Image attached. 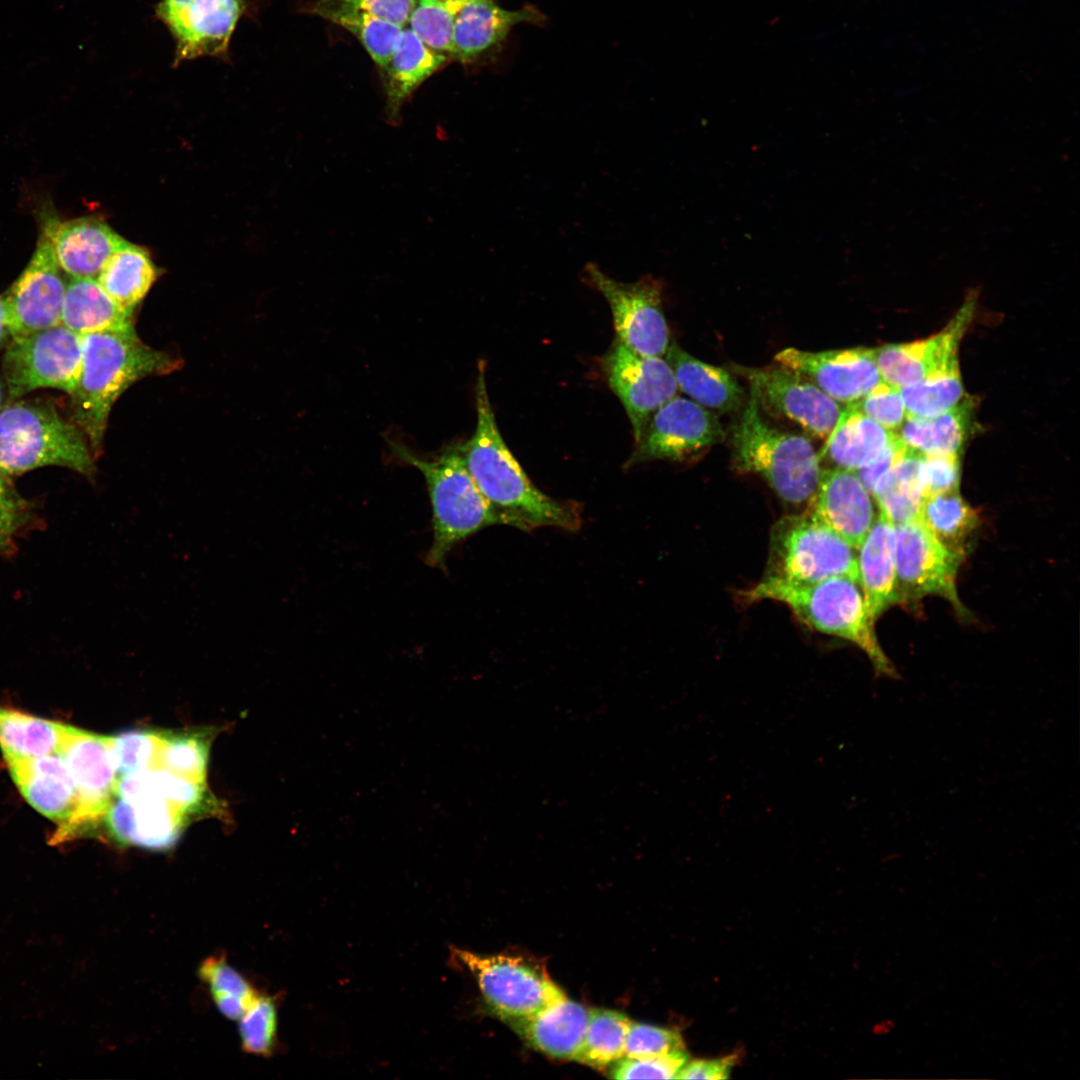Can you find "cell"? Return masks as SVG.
<instances>
[{
	"label": "cell",
	"mask_w": 1080,
	"mask_h": 1080,
	"mask_svg": "<svg viewBox=\"0 0 1080 1080\" xmlns=\"http://www.w3.org/2000/svg\"><path fill=\"white\" fill-rule=\"evenodd\" d=\"M304 10L354 35L380 70L388 64L402 37V27L343 4L315 0Z\"/></svg>",
	"instance_id": "1f68e13d"
},
{
	"label": "cell",
	"mask_w": 1080,
	"mask_h": 1080,
	"mask_svg": "<svg viewBox=\"0 0 1080 1080\" xmlns=\"http://www.w3.org/2000/svg\"><path fill=\"white\" fill-rule=\"evenodd\" d=\"M724 438L713 412L674 396L653 414L625 466L652 460L686 461Z\"/></svg>",
	"instance_id": "4fadbf2b"
},
{
	"label": "cell",
	"mask_w": 1080,
	"mask_h": 1080,
	"mask_svg": "<svg viewBox=\"0 0 1080 1080\" xmlns=\"http://www.w3.org/2000/svg\"><path fill=\"white\" fill-rule=\"evenodd\" d=\"M744 603L774 600L788 606L813 629L845 639L860 648L879 675L895 678L897 671L882 650L859 583L831 577L799 583L768 575L741 592Z\"/></svg>",
	"instance_id": "3957f363"
},
{
	"label": "cell",
	"mask_w": 1080,
	"mask_h": 1080,
	"mask_svg": "<svg viewBox=\"0 0 1080 1080\" xmlns=\"http://www.w3.org/2000/svg\"><path fill=\"white\" fill-rule=\"evenodd\" d=\"M277 1007L272 997L258 994L239 1018L241 1047L249 1054L270 1056L276 1042Z\"/></svg>",
	"instance_id": "ee69618b"
},
{
	"label": "cell",
	"mask_w": 1080,
	"mask_h": 1080,
	"mask_svg": "<svg viewBox=\"0 0 1080 1080\" xmlns=\"http://www.w3.org/2000/svg\"><path fill=\"white\" fill-rule=\"evenodd\" d=\"M246 0H161L156 15L174 42V64L198 57H226Z\"/></svg>",
	"instance_id": "9a60e30c"
},
{
	"label": "cell",
	"mask_w": 1080,
	"mask_h": 1080,
	"mask_svg": "<svg viewBox=\"0 0 1080 1080\" xmlns=\"http://www.w3.org/2000/svg\"><path fill=\"white\" fill-rule=\"evenodd\" d=\"M59 754L76 790L75 813L60 841L64 843L103 820L115 794L117 774L107 736L66 725Z\"/></svg>",
	"instance_id": "5bb4252c"
},
{
	"label": "cell",
	"mask_w": 1080,
	"mask_h": 1080,
	"mask_svg": "<svg viewBox=\"0 0 1080 1080\" xmlns=\"http://www.w3.org/2000/svg\"><path fill=\"white\" fill-rule=\"evenodd\" d=\"M23 513L0 508V548L10 543L12 537L22 526Z\"/></svg>",
	"instance_id": "f5cc1de1"
},
{
	"label": "cell",
	"mask_w": 1080,
	"mask_h": 1080,
	"mask_svg": "<svg viewBox=\"0 0 1080 1080\" xmlns=\"http://www.w3.org/2000/svg\"><path fill=\"white\" fill-rule=\"evenodd\" d=\"M461 0H416L408 27L430 49L450 59L453 25Z\"/></svg>",
	"instance_id": "b9f144b4"
},
{
	"label": "cell",
	"mask_w": 1080,
	"mask_h": 1080,
	"mask_svg": "<svg viewBox=\"0 0 1080 1080\" xmlns=\"http://www.w3.org/2000/svg\"><path fill=\"white\" fill-rule=\"evenodd\" d=\"M107 740L117 777L158 767L162 731L131 729Z\"/></svg>",
	"instance_id": "7bdbcfd3"
},
{
	"label": "cell",
	"mask_w": 1080,
	"mask_h": 1080,
	"mask_svg": "<svg viewBox=\"0 0 1080 1080\" xmlns=\"http://www.w3.org/2000/svg\"><path fill=\"white\" fill-rule=\"evenodd\" d=\"M449 58L427 47L409 27L388 64L380 70L385 92V112L391 123L398 122L403 105L416 89Z\"/></svg>",
	"instance_id": "4316f807"
},
{
	"label": "cell",
	"mask_w": 1080,
	"mask_h": 1080,
	"mask_svg": "<svg viewBox=\"0 0 1080 1080\" xmlns=\"http://www.w3.org/2000/svg\"><path fill=\"white\" fill-rule=\"evenodd\" d=\"M477 423L471 439L460 445L465 467L486 499L497 524L531 531L554 527L576 531L582 523L581 506L539 490L505 444L495 421L479 361L475 389Z\"/></svg>",
	"instance_id": "6da1fadb"
},
{
	"label": "cell",
	"mask_w": 1080,
	"mask_h": 1080,
	"mask_svg": "<svg viewBox=\"0 0 1080 1080\" xmlns=\"http://www.w3.org/2000/svg\"><path fill=\"white\" fill-rule=\"evenodd\" d=\"M51 237L57 262L70 278H97L125 241L106 222L93 216L60 221L57 215Z\"/></svg>",
	"instance_id": "cb8c5ba5"
},
{
	"label": "cell",
	"mask_w": 1080,
	"mask_h": 1080,
	"mask_svg": "<svg viewBox=\"0 0 1080 1080\" xmlns=\"http://www.w3.org/2000/svg\"><path fill=\"white\" fill-rule=\"evenodd\" d=\"M395 455L417 468L425 478L432 506L433 541L426 562L441 567L448 553L483 528L497 524L488 502L468 473L455 444L433 459H422L406 446L392 442Z\"/></svg>",
	"instance_id": "8992f818"
},
{
	"label": "cell",
	"mask_w": 1080,
	"mask_h": 1080,
	"mask_svg": "<svg viewBox=\"0 0 1080 1080\" xmlns=\"http://www.w3.org/2000/svg\"><path fill=\"white\" fill-rule=\"evenodd\" d=\"M165 351L138 337L134 326L82 336V366L71 396L73 422L85 434L94 457L102 453L108 418L117 399L137 381L179 367Z\"/></svg>",
	"instance_id": "7a4b0ae2"
},
{
	"label": "cell",
	"mask_w": 1080,
	"mask_h": 1080,
	"mask_svg": "<svg viewBox=\"0 0 1080 1080\" xmlns=\"http://www.w3.org/2000/svg\"><path fill=\"white\" fill-rule=\"evenodd\" d=\"M158 275L148 251L125 240L96 279L119 306L133 313Z\"/></svg>",
	"instance_id": "4dcf8cb0"
},
{
	"label": "cell",
	"mask_w": 1080,
	"mask_h": 1080,
	"mask_svg": "<svg viewBox=\"0 0 1080 1080\" xmlns=\"http://www.w3.org/2000/svg\"><path fill=\"white\" fill-rule=\"evenodd\" d=\"M367 12L402 28L407 27L416 0H324Z\"/></svg>",
	"instance_id": "681fc988"
},
{
	"label": "cell",
	"mask_w": 1080,
	"mask_h": 1080,
	"mask_svg": "<svg viewBox=\"0 0 1080 1080\" xmlns=\"http://www.w3.org/2000/svg\"><path fill=\"white\" fill-rule=\"evenodd\" d=\"M588 1014L586 1007L566 997L537 1014L505 1023L534 1049L554 1058L576 1060Z\"/></svg>",
	"instance_id": "d4e9b609"
},
{
	"label": "cell",
	"mask_w": 1080,
	"mask_h": 1080,
	"mask_svg": "<svg viewBox=\"0 0 1080 1080\" xmlns=\"http://www.w3.org/2000/svg\"><path fill=\"white\" fill-rule=\"evenodd\" d=\"M186 817L160 797L112 801L103 820L112 839L124 846L168 850L181 837Z\"/></svg>",
	"instance_id": "603a6c76"
},
{
	"label": "cell",
	"mask_w": 1080,
	"mask_h": 1080,
	"mask_svg": "<svg viewBox=\"0 0 1080 1080\" xmlns=\"http://www.w3.org/2000/svg\"><path fill=\"white\" fill-rule=\"evenodd\" d=\"M870 495L854 470L821 469L808 514L858 550L874 522Z\"/></svg>",
	"instance_id": "ffe728a7"
},
{
	"label": "cell",
	"mask_w": 1080,
	"mask_h": 1080,
	"mask_svg": "<svg viewBox=\"0 0 1080 1080\" xmlns=\"http://www.w3.org/2000/svg\"><path fill=\"white\" fill-rule=\"evenodd\" d=\"M211 738L208 729L162 731L158 767L206 783Z\"/></svg>",
	"instance_id": "74e56055"
},
{
	"label": "cell",
	"mask_w": 1080,
	"mask_h": 1080,
	"mask_svg": "<svg viewBox=\"0 0 1080 1080\" xmlns=\"http://www.w3.org/2000/svg\"><path fill=\"white\" fill-rule=\"evenodd\" d=\"M919 477L924 498L958 490L960 480L958 453L922 454Z\"/></svg>",
	"instance_id": "c3c4849f"
},
{
	"label": "cell",
	"mask_w": 1080,
	"mask_h": 1080,
	"mask_svg": "<svg viewBox=\"0 0 1080 1080\" xmlns=\"http://www.w3.org/2000/svg\"><path fill=\"white\" fill-rule=\"evenodd\" d=\"M920 518L946 548L961 555L980 520L958 490L924 498Z\"/></svg>",
	"instance_id": "d590c367"
},
{
	"label": "cell",
	"mask_w": 1080,
	"mask_h": 1080,
	"mask_svg": "<svg viewBox=\"0 0 1080 1080\" xmlns=\"http://www.w3.org/2000/svg\"><path fill=\"white\" fill-rule=\"evenodd\" d=\"M8 334L5 322L4 302L3 298L0 297V345L4 342Z\"/></svg>",
	"instance_id": "11a10c76"
},
{
	"label": "cell",
	"mask_w": 1080,
	"mask_h": 1080,
	"mask_svg": "<svg viewBox=\"0 0 1080 1080\" xmlns=\"http://www.w3.org/2000/svg\"><path fill=\"white\" fill-rule=\"evenodd\" d=\"M82 366V336L59 324L12 338L2 360V372L11 399L41 388L71 395Z\"/></svg>",
	"instance_id": "30bf717a"
},
{
	"label": "cell",
	"mask_w": 1080,
	"mask_h": 1080,
	"mask_svg": "<svg viewBox=\"0 0 1080 1080\" xmlns=\"http://www.w3.org/2000/svg\"><path fill=\"white\" fill-rule=\"evenodd\" d=\"M684 1050L679 1032L644 1023H631L625 1043L626 1058H646Z\"/></svg>",
	"instance_id": "7dc6e473"
},
{
	"label": "cell",
	"mask_w": 1080,
	"mask_h": 1080,
	"mask_svg": "<svg viewBox=\"0 0 1080 1080\" xmlns=\"http://www.w3.org/2000/svg\"><path fill=\"white\" fill-rule=\"evenodd\" d=\"M474 977L486 1009L504 1022L529 1017L566 998L544 968L508 955H480L454 948Z\"/></svg>",
	"instance_id": "52a82bcc"
},
{
	"label": "cell",
	"mask_w": 1080,
	"mask_h": 1080,
	"mask_svg": "<svg viewBox=\"0 0 1080 1080\" xmlns=\"http://www.w3.org/2000/svg\"><path fill=\"white\" fill-rule=\"evenodd\" d=\"M852 404L864 415L892 431L901 427L906 418L900 388L884 381Z\"/></svg>",
	"instance_id": "bcb514c9"
},
{
	"label": "cell",
	"mask_w": 1080,
	"mask_h": 1080,
	"mask_svg": "<svg viewBox=\"0 0 1080 1080\" xmlns=\"http://www.w3.org/2000/svg\"><path fill=\"white\" fill-rule=\"evenodd\" d=\"M95 459L82 430L48 402L19 401L0 409L2 475L59 466L92 477Z\"/></svg>",
	"instance_id": "5b68a950"
},
{
	"label": "cell",
	"mask_w": 1080,
	"mask_h": 1080,
	"mask_svg": "<svg viewBox=\"0 0 1080 1080\" xmlns=\"http://www.w3.org/2000/svg\"><path fill=\"white\" fill-rule=\"evenodd\" d=\"M736 1058L737 1054H732L718 1059L695 1060L685 1064L676 1079H726Z\"/></svg>",
	"instance_id": "816d5d0a"
},
{
	"label": "cell",
	"mask_w": 1080,
	"mask_h": 1080,
	"mask_svg": "<svg viewBox=\"0 0 1080 1080\" xmlns=\"http://www.w3.org/2000/svg\"><path fill=\"white\" fill-rule=\"evenodd\" d=\"M603 370L627 412L636 442L653 414L676 395L674 373L662 357L638 354L619 340L605 355Z\"/></svg>",
	"instance_id": "e0dca14e"
},
{
	"label": "cell",
	"mask_w": 1080,
	"mask_h": 1080,
	"mask_svg": "<svg viewBox=\"0 0 1080 1080\" xmlns=\"http://www.w3.org/2000/svg\"><path fill=\"white\" fill-rule=\"evenodd\" d=\"M132 315L109 296L96 278H70L60 324L83 336L131 327Z\"/></svg>",
	"instance_id": "f546056e"
},
{
	"label": "cell",
	"mask_w": 1080,
	"mask_h": 1080,
	"mask_svg": "<svg viewBox=\"0 0 1080 1080\" xmlns=\"http://www.w3.org/2000/svg\"><path fill=\"white\" fill-rule=\"evenodd\" d=\"M25 507V500L17 493L6 479V476L0 473V508L14 512H24Z\"/></svg>",
	"instance_id": "db71d44e"
},
{
	"label": "cell",
	"mask_w": 1080,
	"mask_h": 1080,
	"mask_svg": "<svg viewBox=\"0 0 1080 1080\" xmlns=\"http://www.w3.org/2000/svg\"><path fill=\"white\" fill-rule=\"evenodd\" d=\"M894 548L895 524L880 511L857 555L859 584L874 620L897 602Z\"/></svg>",
	"instance_id": "484cf974"
},
{
	"label": "cell",
	"mask_w": 1080,
	"mask_h": 1080,
	"mask_svg": "<svg viewBox=\"0 0 1080 1080\" xmlns=\"http://www.w3.org/2000/svg\"><path fill=\"white\" fill-rule=\"evenodd\" d=\"M907 448L899 435H896L874 461L855 471L870 494L877 482L902 458Z\"/></svg>",
	"instance_id": "f907efd6"
},
{
	"label": "cell",
	"mask_w": 1080,
	"mask_h": 1080,
	"mask_svg": "<svg viewBox=\"0 0 1080 1080\" xmlns=\"http://www.w3.org/2000/svg\"><path fill=\"white\" fill-rule=\"evenodd\" d=\"M774 360L808 379L837 402L854 403L882 381L874 349L812 352L789 347L779 351Z\"/></svg>",
	"instance_id": "d6986e66"
},
{
	"label": "cell",
	"mask_w": 1080,
	"mask_h": 1080,
	"mask_svg": "<svg viewBox=\"0 0 1080 1080\" xmlns=\"http://www.w3.org/2000/svg\"><path fill=\"white\" fill-rule=\"evenodd\" d=\"M771 563L769 575L793 582L848 577L859 583L855 549L808 513L777 524L772 535Z\"/></svg>",
	"instance_id": "9c48e42d"
},
{
	"label": "cell",
	"mask_w": 1080,
	"mask_h": 1080,
	"mask_svg": "<svg viewBox=\"0 0 1080 1080\" xmlns=\"http://www.w3.org/2000/svg\"><path fill=\"white\" fill-rule=\"evenodd\" d=\"M3 755L24 798L58 824L51 840L60 843L76 809V790L65 760L60 754L26 758Z\"/></svg>",
	"instance_id": "44dd1931"
},
{
	"label": "cell",
	"mask_w": 1080,
	"mask_h": 1080,
	"mask_svg": "<svg viewBox=\"0 0 1080 1080\" xmlns=\"http://www.w3.org/2000/svg\"><path fill=\"white\" fill-rule=\"evenodd\" d=\"M731 370L743 376L758 404L798 424L814 437L826 439L834 429L842 408L808 379L779 367H746L733 364Z\"/></svg>",
	"instance_id": "2e32d148"
},
{
	"label": "cell",
	"mask_w": 1080,
	"mask_h": 1080,
	"mask_svg": "<svg viewBox=\"0 0 1080 1080\" xmlns=\"http://www.w3.org/2000/svg\"><path fill=\"white\" fill-rule=\"evenodd\" d=\"M583 276L608 302L622 344L644 356L666 353L669 331L662 309V281L645 275L632 283L620 282L594 263L584 267Z\"/></svg>",
	"instance_id": "8fae6325"
},
{
	"label": "cell",
	"mask_w": 1080,
	"mask_h": 1080,
	"mask_svg": "<svg viewBox=\"0 0 1080 1080\" xmlns=\"http://www.w3.org/2000/svg\"><path fill=\"white\" fill-rule=\"evenodd\" d=\"M906 415L929 417L955 407L963 395L959 366L900 388Z\"/></svg>",
	"instance_id": "ab89813d"
},
{
	"label": "cell",
	"mask_w": 1080,
	"mask_h": 1080,
	"mask_svg": "<svg viewBox=\"0 0 1080 1080\" xmlns=\"http://www.w3.org/2000/svg\"><path fill=\"white\" fill-rule=\"evenodd\" d=\"M879 1024L880 1025H878L879 1028L877 1030L878 1034L889 1033L894 1028V1022L890 1019L884 1020Z\"/></svg>",
	"instance_id": "9f6ffc18"
},
{
	"label": "cell",
	"mask_w": 1080,
	"mask_h": 1080,
	"mask_svg": "<svg viewBox=\"0 0 1080 1080\" xmlns=\"http://www.w3.org/2000/svg\"><path fill=\"white\" fill-rule=\"evenodd\" d=\"M977 298L978 291L969 290L951 321L940 332L928 338L874 349L875 362L882 381L902 388L959 366L958 347L973 318Z\"/></svg>",
	"instance_id": "ac0fdd59"
},
{
	"label": "cell",
	"mask_w": 1080,
	"mask_h": 1080,
	"mask_svg": "<svg viewBox=\"0 0 1080 1080\" xmlns=\"http://www.w3.org/2000/svg\"><path fill=\"white\" fill-rule=\"evenodd\" d=\"M922 453L907 448L902 458L875 485L874 495L880 511L894 524L920 518L924 493L919 477Z\"/></svg>",
	"instance_id": "836d02e7"
},
{
	"label": "cell",
	"mask_w": 1080,
	"mask_h": 1080,
	"mask_svg": "<svg viewBox=\"0 0 1080 1080\" xmlns=\"http://www.w3.org/2000/svg\"><path fill=\"white\" fill-rule=\"evenodd\" d=\"M632 1021L623 1013L591 1009L577 1061L604 1068L624 1057L625 1043Z\"/></svg>",
	"instance_id": "8d00e7d4"
},
{
	"label": "cell",
	"mask_w": 1080,
	"mask_h": 1080,
	"mask_svg": "<svg viewBox=\"0 0 1080 1080\" xmlns=\"http://www.w3.org/2000/svg\"><path fill=\"white\" fill-rule=\"evenodd\" d=\"M666 361L677 386L694 402L717 413L736 411L743 403L744 391L727 370L702 362L677 343L669 344Z\"/></svg>",
	"instance_id": "83f0119b"
},
{
	"label": "cell",
	"mask_w": 1080,
	"mask_h": 1080,
	"mask_svg": "<svg viewBox=\"0 0 1080 1080\" xmlns=\"http://www.w3.org/2000/svg\"><path fill=\"white\" fill-rule=\"evenodd\" d=\"M894 551L897 602L938 595L960 614L966 613L956 590L963 555L946 548L921 518L895 524Z\"/></svg>",
	"instance_id": "7c38bea8"
},
{
	"label": "cell",
	"mask_w": 1080,
	"mask_h": 1080,
	"mask_svg": "<svg viewBox=\"0 0 1080 1080\" xmlns=\"http://www.w3.org/2000/svg\"><path fill=\"white\" fill-rule=\"evenodd\" d=\"M201 980L221 1014L239 1020L259 994L248 980L222 956H212L199 967Z\"/></svg>",
	"instance_id": "f35d334b"
},
{
	"label": "cell",
	"mask_w": 1080,
	"mask_h": 1080,
	"mask_svg": "<svg viewBox=\"0 0 1080 1080\" xmlns=\"http://www.w3.org/2000/svg\"><path fill=\"white\" fill-rule=\"evenodd\" d=\"M733 465L742 473L761 476L784 501H808L818 486V453L806 437L769 425L750 390L744 411L730 430Z\"/></svg>",
	"instance_id": "277c9868"
},
{
	"label": "cell",
	"mask_w": 1080,
	"mask_h": 1080,
	"mask_svg": "<svg viewBox=\"0 0 1080 1080\" xmlns=\"http://www.w3.org/2000/svg\"><path fill=\"white\" fill-rule=\"evenodd\" d=\"M684 1050L646 1058H626L617 1061L611 1070L614 1079H676L687 1063Z\"/></svg>",
	"instance_id": "f6af8a7d"
},
{
	"label": "cell",
	"mask_w": 1080,
	"mask_h": 1080,
	"mask_svg": "<svg viewBox=\"0 0 1080 1080\" xmlns=\"http://www.w3.org/2000/svg\"><path fill=\"white\" fill-rule=\"evenodd\" d=\"M972 404L968 399L952 409L929 417L907 415L900 439L922 454H954L965 440Z\"/></svg>",
	"instance_id": "d6a6232c"
},
{
	"label": "cell",
	"mask_w": 1080,
	"mask_h": 1080,
	"mask_svg": "<svg viewBox=\"0 0 1080 1080\" xmlns=\"http://www.w3.org/2000/svg\"><path fill=\"white\" fill-rule=\"evenodd\" d=\"M149 790L181 812L186 818L217 808L207 784L177 775L161 767L147 770Z\"/></svg>",
	"instance_id": "60d3db41"
},
{
	"label": "cell",
	"mask_w": 1080,
	"mask_h": 1080,
	"mask_svg": "<svg viewBox=\"0 0 1080 1080\" xmlns=\"http://www.w3.org/2000/svg\"><path fill=\"white\" fill-rule=\"evenodd\" d=\"M66 724L0 707L3 754L38 757L59 754Z\"/></svg>",
	"instance_id": "e575fe53"
},
{
	"label": "cell",
	"mask_w": 1080,
	"mask_h": 1080,
	"mask_svg": "<svg viewBox=\"0 0 1080 1080\" xmlns=\"http://www.w3.org/2000/svg\"><path fill=\"white\" fill-rule=\"evenodd\" d=\"M896 435L850 403L842 410L818 456L820 461L828 458L836 467L856 471L874 461Z\"/></svg>",
	"instance_id": "f1b7e54d"
},
{
	"label": "cell",
	"mask_w": 1080,
	"mask_h": 1080,
	"mask_svg": "<svg viewBox=\"0 0 1080 1080\" xmlns=\"http://www.w3.org/2000/svg\"><path fill=\"white\" fill-rule=\"evenodd\" d=\"M542 22L543 15L533 7L508 10L496 0H461L454 19L450 59L472 63L498 48L515 26Z\"/></svg>",
	"instance_id": "7402d4cb"
},
{
	"label": "cell",
	"mask_w": 1080,
	"mask_h": 1080,
	"mask_svg": "<svg viewBox=\"0 0 1080 1080\" xmlns=\"http://www.w3.org/2000/svg\"><path fill=\"white\" fill-rule=\"evenodd\" d=\"M57 216L48 203L39 213V235L33 255L2 297L5 322L12 338L22 337L60 324L66 292L52 243V224Z\"/></svg>",
	"instance_id": "ba28073f"
},
{
	"label": "cell",
	"mask_w": 1080,
	"mask_h": 1080,
	"mask_svg": "<svg viewBox=\"0 0 1080 1080\" xmlns=\"http://www.w3.org/2000/svg\"><path fill=\"white\" fill-rule=\"evenodd\" d=\"M3 398H4V391H3V386H2V384L0 382V409L2 408Z\"/></svg>",
	"instance_id": "6f0895ef"
}]
</instances>
